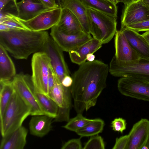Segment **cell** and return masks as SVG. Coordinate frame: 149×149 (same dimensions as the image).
I'll return each instance as SVG.
<instances>
[{
  "mask_svg": "<svg viewBox=\"0 0 149 149\" xmlns=\"http://www.w3.org/2000/svg\"><path fill=\"white\" fill-rule=\"evenodd\" d=\"M108 65L95 60L80 65L72 75L71 92L77 113H82L94 106L98 97L106 87Z\"/></svg>",
  "mask_w": 149,
  "mask_h": 149,
  "instance_id": "obj_1",
  "label": "cell"
},
{
  "mask_svg": "<svg viewBox=\"0 0 149 149\" xmlns=\"http://www.w3.org/2000/svg\"><path fill=\"white\" fill-rule=\"evenodd\" d=\"M49 36L45 31L29 29L0 31V45L17 59H26L33 54L40 51Z\"/></svg>",
  "mask_w": 149,
  "mask_h": 149,
  "instance_id": "obj_2",
  "label": "cell"
},
{
  "mask_svg": "<svg viewBox=\"0 0 149 149\" xmlns=\"http://www.w3.org/2000/svg\"><path fill=\"white\" fill-rule=\"evenodd\" d=\"M31 115V109L15 90L0 119L2 137L22 126L24 120Z\"/></svg>",
  "mask_w": 149,
  "mask_h": 149,
  "instance_id": "obj_3",
  "label": "cell"
},
{
  "mask_svg": "<svg viewBox=\"0 0 149 149\" xmlns=\"http://www.w3.org/2000/svg\"><path fill=\"white\" fill-rule=\"evenodd\" d=\"M90 33L102 44L109 42L115 36L117 18L92 8H87Z\"/></svg>",
  "mask_w": 149,
  "mask_h": 149,
  "instance_id": "obj_4",
  "label": "cell"
},
{
  "mask_svg": "<svg viewBox=\"0 0 149 149\" xmlns=\"http://www.w3.org/2000/svg\"><path fill=\"white\" fill-rule=\"evenodd\" d=\"M109 71L116 77H131L149 81V60L140 58L133 62L126 63L113 57L109 64Z\"/></svg>",
  "mask_w": 149,
  "mask_h": 149,
  "instance_id": "obj_5",
  "label": "cell"
},
{
  "mask_svg": "<svg viewBox=\"0 0 149 149\" xmlns=\"http://www.w3.org/2000/svg\"><path fill=\"white\" fill-rule=\"evenodd\" d=\"M51 66L50 60L45 52L33 54L31 61V79L34 90L48 96V79Z\"/></svg>",
  "mask_w": 149,
  "mask_h": 149,
  "instance_id": "obj_6",
  "label": "cell"
},
{
  "mask_svg": "<svg viewBox=\"0 0 149 149\" xmlns=\"http://www.w3.org/2000/svg\"><path fill=\"white\" fill-rule=\"evenodd\" d=\"M12 82L16 92L31 109V115H46L34 95L31 76L21 73L16 74Z\"/></svg>",
  "mask_w": 149,
  "mask_h": 149,
  "instance_id": "obj_7",
  "label": "cell"
},
{
  "mask_svg": "<svg viewBox=\"0 0 149 149\" xmlns=\"http://www.w3.org/2000/svg\"><path fill=\"white\" fill-rule=\"evenodd\" d=\"M62 10V8L59 6L57 8L45 10L28 20L22 19L13 14H11V15L28 29L35 31H45L57 24Z\"/></svg>",
  "mask_w": 149,
  "mask_h": 149,
  "instance_id": "obj_8",
  "label": "cell"
},
{
  "mask_svg": "<svg viewBox=\"0 0 149 149\" xmlns=\"http://www.w3.org/2000/svg\"><path fill=\"white\" fill-rule=\"evenodd\" d=\"M117 87L123 95L149 102V81L131 77H120Z\"/></svg>",
  "mask_w": 149,
  "mask_h": 149,
  "instance_id": "obj_9",
  "label": "cell"
},
{
  "mask_svg": "<svg viewBox=\"0 0 149 149\" xmlns=\"http://www.w3.org/2000/svg\"><path fill=\"white\" fill-rule=\"evenodd\" d=\"M40 51L45 53L50 60L51 67L60 82L67 76H70L68 66L65 61L63 51L49 36Z\"/></svg>",
  "mask_w": 149,
  "mask_h": 149,
  "instance_id": "obj_10",
  "label": "cell"
},
{
  "mask_svg": "<svg viewBox=\"0 0 149 149\" xmlns=\"http://www.w3.org/2000/svg\"><path fill=\"white\" fill-rule=\"evenodd\" d=\"M50 35L61 49L68 52L74 50L92 39L90 34L82 31L68 34L60 30L56 25L51 28Z\"/></svg>",
  "mask_w": 149,
  "mask_h": 149,
  "instance_id": "obj_11",
  "label": "cell"
},
{
  "mask_svg": "<svg viewBox=\"0 0 149 149\" xmlns=\"http://www.w3.org/2000/svg\"><path fill=\"white\" fill-rule=\"evenodd\" d=\"M149 19V8L141 0L125 6L121 17V27Z\"/></svg>",
  "mask_w": 149,
  "mask_h": 149,
  "instance_id": "obj_12",
  "label": "cell"
},
{
  "mask_svg": "<svg viewBox=\"0 0 149 149\" xmlns=\"http://www.w3.org/2000/svg\"><path fill=\"white\" fill-rule=\"evenodd\" d=\"M128 135L129 140L127 149H148L149 120L141 118L133 125Z\"/></svg>",
  "mask_w": 149,
  "mask_h": 149,
  "instance_id": "obj_13",
  "label": "cell"
},
{
  "mask_svg": "<svg viewBox=\"0 0 149 149\" xmlns=\"http://www.w3.org/2000/svg\"><path fill=\"white\" fill-rule=\"evenodd\" d=\"M114 56L120 61L130 63L137 61L140 58L130 45L120 30H117L115 35Z\"/></svg>",
  "mask_w": 149,
  "mask_h": 149,
  "instance_id": "obj_14",
  "label": "cell"
},
{
  "mask_svg": "<svg viewBox=\"0 0 149 149\" xmlns=\"http://www.w3.org/2000/svg\"><path fill=\"white\" fill-rule=\"evenodd\" d=\"M59 6L70 10L80 22L83 31L90 34L87 8L80 0H58Z\"/></svg>",
  "mask_w": 149,
  "mask_h": 149,
  "instance_id": "obj_15",
  "label": "cell"
},
{
  "mask_svg": "<svg viewBox=\"0 0 149 149\" xmlns=\"http://www.w3.org/2000/svg\"><path fill=\"white\" fill-rule=\"evenodd\" d=\"M120 30L140 58L149 60V46L142 35L126 27H121Z\"/></svg>",
  "mask_w": 149,
  "mask_h": 149,
  "instance_id": "obj_16",
  "label": "cell"
},
{
  "mask_svg": "<svg viewBox=\"0 0 149 149\" xmlns=\"http://www.w3.org/2000/svg\"><path fill=\"white\" fill-rule=\"evenodd\" d=\"M16 8V16L24 20H28L34 17L41 13L49 9L39 0H22L17 2Z\"/></svg>",
  "mask_w": 149,
  "mask_h": 149,
  "instance_id": "obj_17",
  "label": "cell"
},
{
  "mask_svg": "<svg viewBox=\"0 0 149 149\" xmlns=\"http://www.w3.org/2000/svg\"><path fill=\"white\" fill-rule=\"evenodd\" d=\"M27 130L21 126L15 131L2 137L0 149H23L26 142Z\"/></svg>",
  "mask_w": 149,
  "mask_h": 149,
  "instance_id": "obj_18",
  "label": "cell"
},
{
  "mask_svg": "<svg viewBox=\"0 0 149 149\" xmlns=\"http://www.w3.org/2000/svg\"><path fill=\"white\" fill-rule=\"evenodd\" d=\"M102 44L101 42L93 37L77 48L68 52L71 61L79 65L82 64L86 62L87 56L90 53L93 54L101 47Z\"/></svg>",
  "mask_w": 149,
  "mask_h": 149,
  "instance_id": "obj_19",
  "label": "cell"
},
{
  "mask_svg": "<svg viewBox=\"0 0 149 149\" xmlns=\"http://www.w3.org/2000/svg\"><path fill=\"white\" fill-rule=\"evenodd\" d=\"M62 8L60 19L56 25L58 29L68 34H74L83 31L80 22L74 15L68 9Z\"/></svg>",
  "mask_w": 149,
  "mask_h": 149,
  "instance_id": "obj_20",
  "label": "cell"
},
{
  "mask_svg": "<svg viewBox=\"0 0 149 149\" xmlns=\"http://www.w3.org/2000/svg\"><path fill=\"white\" fill-rule=\"evenodd\" d=\"M32 116L29 123L30 133L38 137L45 136L51 130L54 118L45 114Z\"/></svg>",
  "mask_w": 149,
  "mask_h": 149,
  "instance_id": "obj_21",
  "label": "cell"
},
{
  "mask_svg": "<svg viewBox=\"0 0 149 149\" xmlns=\"http://www.w3.org/2000/svg\"><path fill=\"white\" fill-rule=\"evenodd\" d=\"M16 75L13 61L7 51L0 45V81L11 80Z\"/></svg>",
  "mask_w": 149,
  "mask_h": 149,
  "instance_id": "obj_22",
  "label": "cell"
},
{
  "mask_svg": "<svg viewBox=\"0 0 149 149\" xmlns=\"http://www.w3.org/2000/svg\"><path fill=\"white\" fill-rule=\"evenodd\" d=\"M87 8L93 9L117 18L116 4L109 0H80Z\"/></svg>",
  "mask_w": 149,
  "mask_h": 149,
  "instance_id": "obj_23",
  "label": "cell"
},
{
  "mask_svg": "<svg viewBox=\"0 0 149 149\" xmlns=\"http://www.w3.org/2000/svg\"><path fill=\"white\" fill-rule=\"evenodd\" d=\"M34 94L41 108L46 115L55 118L59 107L56 102L47 95L34 90Z\"/></svg>",
  "mask_w": 149,
  "mask_h": 149,
  "instance_id": "obj_24",
  "label": "cell"
},
{
  "mask_svg": "<svg viewBox=\"0 0 149 149\" xmlns=\"http://www.w3.org/2000/svg\"><path fill=\"white\" fill-rule=\"evenodd\" d=\"M15 91L12 80L0 81V119Z\"/></svg>",
  "mask_w": 149,
  "mask_h": 149,
  "instance_id": "obj_25",
  "label": "cell"
},
{
  "mask_svg": "<svg viewBox=\"0 0 149 149\" xmlns=\"http://www.w3.org/2000/svg\"><path fill=\"white\" fill-rule=\"evenodd\" d=\"M104 125V121L100 118L92 119L75 132L81 137L91 136L98 134L102 131Z\"/></svg>",
  "mask_w": 149,
  "mask_h": 149,
  "instance_id": "obj_26",
  "label": "cell"
},
{
  "mask_svg": "<svg viewBox=\"0 0 149 149\" xmlns=\"http://www.w3.org/2000/svg\"><path fill=\"white\" fill-rule=\"evenodd\" d=\"M92 120L84 117L82 113H77L76 116L70 119L67 123L62 127L67 130L75 132Z\"/></svg>",
  "mask_w": 149,
  "mask_h": 149,
  "instance_id": "obj_27",
  "label": "cell"
},
{
  "mask_svg": "<svg viewBox=\"0 0 149 149\" xmlns=\"http://www.w3.org/2000/svg\"><path fill=\"white\" fill-rule=\"evenodd\" d=\"M105 144L102 137L98 134L91 136L83 149H105Z\"/></svg>",
  "mask_w": 149,
  "mask_h": 149,
  "instance_id": "obj_28",
  "label": "cell"
},
{
  "mask_svg": "<svg viewBox=\"0 0 149 149\" xmlns=\"http://www.w3.org/2000/svg\"><path fill=\"white\" fill-rule=\"evenodd\" d=\"M8 17L0 21V23L5 24L10 30L28 29L21 23L13 18L11 13L7 12Z\"/></svg>",
  "mask_w": 149,
  "mask_h": 149,
  "instance_id": "obj_29",
  "label": "cell"
},
{
  "mask_svg": "<svg viewBox=\"0 0 149 149\" xmlns=\"http://www.w3.org/2000/svg\"><path fill=\"white\" fill-rule=\"evenodd\" d=\"M126 120L122 118H116L111 122V127L114 131L123 133L126 129Z\"/></svg>",
  "mask_w": 149,
  "mask_h": 149,
  "instance_id": "obj_30",
  "label": "cell"
},
{
  "mask_svg": "<svg viewBox=\"0 0 149 149\" xmlns=\"http://www.w3.org/2000/svg\"><path fill=\"white\" fill-rule=\"evenodd\" d=\"M124 27L133 29L138 32L149 31V19L129 25Z\"/></svg>",
  "mask_w": 149,
  "mask_h": 149,
  "instance_id": "obj_31",
  "label": "cell"
},
{
  "mask_svg": "<svg viewBox=\"0 0 149 149\" xmlns=\"http://www.w3.org/2000/svg\"><path fill=\"white\" fill-rule=\"evenodd\" d=\"M81 137L78 139H70L65 142L62 146L61 149H83L81 142Z\"/></svg>",
  "mask_w": 149,
  "mask_h": 149,
  "instance_id": "obj_32",
  "label": "cell"
},
{
  "mask_svg": "<svg viewBox=\"0 0 149 149\" xmlns=\"http://www.w3.org/2000/svg\"><path fill=\"white\" fill-rule=\"evenodd\" d=\"M129 140L128 134L116 138L115 143L112 149H127Z\"/></svg>",
  "mask_w": 149,
  "mask_h": 149,
  "instance_id": "obj_33",
  "label": "cell"
},
{
  "mask_svg": "<svg viewBox=\"0 0 149 149\" xmlns=\"http://www.w3.org/2000/svg\"><path fill=\"white\" fill-rule=\"evenodd\" d=\"M54 73L51 65L49 69L48 79L49 94L53 87L54 85Z\"/></svg>",
  "mask_w": 149,
  "mask_h": 149,
  "instance_id": "obj_34",
  "label": "cell"
},
{
  "mask_svg": "<svg viewBox=\"0 0 149 149\" xmlns=\"http://www.w3.org/2000/svg\"><path fill=\"white\" fill-rule=\"evenodd\" d=\"M47 8L51 9L59 6L56 2L55 0H39Z\"/></svg>",
  "mask_w": 149,
  "mask_h": 149,
  "instance_id": "obj_35",
  "label": "cell"
},
{
  "mask_svg": "<svg viewBox=\"0 0 149 149\" xmlns=\"http://www.w3.org/2000/svg\"><path fill=\"white\" fill-rule=\"evenodd\" d=\"M73 82L72 77L70 76H65L62 81V84L64 87L71 88Z\"/></svg>",
  "mask_w": 149,
  "mask_h": 149,
  "instance_id": "obj_36",
  "label": "cell"
},
{
  "mask_svg": "<svg viewBox=\"0 0 149 149\" xmlns=\"http://www.w3.org/2000/svg\"><path fill=\"white\" fill-rule=\"evenodd\" d=\"M10 2H13L16 7L17 3L16 0H0V11L3 10Z\"/></svg>",
  "mask_w": 149,
  "mask_h": 149,
  "instance_id": "obj_37",
  "label": "cell"
},
{
  "mask_svg": "<svg viewBox=\"0 0 149 149\" xmlns=\"http://www.w3.org/2000/svg\"><path fill=\"white\" fill-rule=\"evenodd\" d=\"M114 3L117 4L118 3L122 2L123 3L125 6H127L135 0H109Z\"/></svg>",
  "mask_w": 149,
  "mask_h": 149,
  "instance_id": "obj_38",
  "label": "cell"
},
{
  "mask_svg": "<svg viewBox=\"0 0 149 149\" xmlns=\"http://www.w3.org/2000/svg\"><path fill=\"white\" fill-rule=\"evenodd\" d=\"M95 56L93 54L90 53L88 54L86 56V60L88 61L91 62L95 59Z\"/></svg>",
  "mask_w": 149,
  "mask_h": 149,
  "instance_id": "obj_39",
  "label": "cell"
},
{
  "mask_svg": "<svg viewBox=\"0 0 149 149\" xmlns=\"http://www.w3.org/2000/svg\"><path fill=\"white\" fill-rule=\"evenodd\" d=\"M9 30L10 29L5 24L0 23V31H5Z\"/></svg>",
  "mask_w": 149,
  "mask_h": 149,
  "instance_id": "obj_40",
  "label": "cell"
},
{
  "mask_svg": "<svg viewBox=\"0 0 149 149\" xmlns=\"http://www.w3.org/2000/svg\"><path fill=\"white\" fill-rule=\"evenodd\" d=\"M149 46V31H146L142 34Z\"/></svg>",
  "mask_w": 149,
  "mask_h": 149,
  "instance_id": "obj_41",
  "label": "cell"
},
{
  "mask_svg": "<svg viewBox=\"0 0 149 149\" xmlns=\"http://www.w3.org/2000/svg\"><path fill=\"white\" fill-rule=\"evenodd\" d=\"M149 8V0H141Z\"/></svg>",
  "mask_w": 149,
  "mask_h": 149,
  "instance_id": "obj_42",
  "label": "cell"
},
{
  "mask_svg": "<svg viewBox=\"0 0 149 149\" xmlns=\"http://www.w3.org/2000/svg\"><path fill=\"white\" fill-rule=\"evenodd\" d=\"M148 149H149V140L148 144Z\"/></svg>",
  "mask_w": 149,
  "mask_h": 149,
  "instance_id": "obj_43",
  "label": "cell"
}]
</instances>
